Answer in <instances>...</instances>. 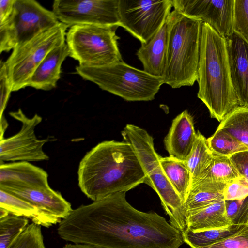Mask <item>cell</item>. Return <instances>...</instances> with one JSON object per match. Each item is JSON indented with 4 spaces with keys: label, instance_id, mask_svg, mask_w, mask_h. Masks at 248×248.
<instances>
[{
    "label": "cell",
    "instance_id": "obj_1",
    "mask_svg": "<svg viewBox=\"0 0 248 248\" xmlns=\"http://www.w3.org/2000/svg\"><path fill=\"white\" fill-rule=\"evenodd\" d=\"M57 232L65 241L100 248H179L184 242L181 232L165 218L133 207L125 192L73 210Z\"/></svg>",
    "mask_w": 248,
    "mask_h": 248
},
{
    "label": "cell",
    "instance_id": "obj_2",
    "mask_svg": "<svg viewBox=\"0 0 248 248\" xmlns=\"http://www.w3.org/2000/svg\"><path fill=\"white\" fill-rule=\"evenodd\" d=\"M78 185L92 201L125 192L144 183L146 174L131 145L106 140L88 152L80 162Z\"/></svg>",
    "mask_w": 248,
    "mask_h": 248
},
{
    "label": "cell",
    "instance_id": "obj_3",
    "mask_svg": "<svg viewBox=\"0 0 248 248\" xmlns=\"http://www.w3.org/2000/svg\"><path fill=\"white\" fill-rule=\"evenodd\" d=\"M197 82V96L208 108L211 117L221 122L238 106L226 39L205 23H202Z\"/></svg>",
    "mask_w": 248,
    "mask_h": 248
},
{
    "label": "cell",
    "instance_id": "obj_4",
    "mask_svg": "<svg viewBox=\"0 0 248 248\" xmlns=\"http://www.w3.org/2000/svg\"><path fill=\"white\" fill-rule=\"evenodd\" d=\"M168 42L164 84L173 89L193 86L198 78L202 23L177 11L168 19Z\"/></svg>",
    "mask_w": 248,
    "mask_h": 248
},
{
    "label": "cell",
    "instance_id": "obj_5",
    "mask_svg": "<svg viewBox=\"0 0 248 248\" xmlns=\"http://www.w3.org/2000/svg\"><path fill=\"white\" fill-rule=\"evenodd\" d=\"M121 134L123 140L129 143L136 153L146 174L144 183L158 195L170 217V223L183 231L187 221L184 203L163 171L153 138L146 130L131 124H126Z\"/></svg>",
    "mask_w": 248,
    "mask_h": 248
},
{
    "label": "cell",
    "instance_id": "obj_6",
    "mask_svg": "<svg viewBox=\"0 0 248 248\" xmlns=\"http://www.w3.org/2000/svg\"><path fill=\"white\" fill-rule=\"evenodd\" d=\"M76 70L84 79L127 101L153 100L164 84L162 78L152 76L123 61L99 67L78 65Z\"/></svg>",
    "mask_w": 248,
    "mask_h": 248
},
{
    "label": "cell",
    "instance_id": "obj_7",
    "mask_svg": "<svg viewBox=\"0 0 248 248\" xmlns=\"http://www.w3.org/2000/svg\"><path fill=\"white\" fill-rule=\"evenodd\" d=\"M118 26L78 24L70 27L66 43L79 65L99 67L122 61L116 34Z\"/></svg>",
    "mask_w": 248,
    "mask_h": 248
},
{
    "label": "cell",
    "instance_id": "obj_8",
    "mask_svg": "<svg viewBox=\"0 0 248 248\" xmlns=\"http://www.w3.org/2000/svg\"><path fill=\"white\" fill-rule=\"evenodd\" d=\"M68 27L59 22L13 49L5 61L13 92L28 87L32 73L48 53L65 42Z\"/></svg>",
    "mask_w": 248,
    "mask_h": 248
},
{
    "label": "cell",
    "instance_id": "obj_9",
    "mask_svg": "<svg viewBox=\"0 0 248 248\" xmlns=\"http://www.w3.org/2000/svg\"><path fill=\"white\" fill-rule=\"evenodd\" d=\"M59 22L52 11L33 0H16L9 20L0 25V52L9 51Z\"/></svg>",
    "mask_w": 248,
    "mask_h": 248
},
{
    "label": "cell",
    "instance_id": "obj_10",
    "mask_svg": "<svg viewBox=\"0 0 248 248\" xmlns=\"http://www.w3.org/2000/svg\"><path fill=\"white\" fill-rule=\"evenodd\" d=\"M172 0H119L120 26L146 43L166 21Z\"/></svg>",
    "mask_w": 248,
    "mask_h": 248
},
{
    "label": "cell",
    "instance_id": "obj_11",
    "mask_svg": "<svg viewBox=\"0 0 248 248\" xmlns=\"http://www.w3.org/2000/svg\"><path fill=\"white\" fill-rule=\"evenodd\" d=\"M10 115L20 122V130L15 135L0 140V161H40L47 160L48 156L43 151L44 144L48 139H39L35 133V128L42 121L37 114L29 118L21 108L10 112Z\"/></svg>",
    "mask_w": 248,
    "mask_h": 248
},
{
    "label": "cell",
    "instance_id": "obj_12",
    "mask_svg": "<svg viewBox=\"0 0 248 248\" xmlns=\"http://www.w3.org/2000/svg\"><path fill=\"white\" fill-rule=\"evenodd\" d=\"M119 0H56L52 11L69 27L78 24L120 26Z\"/></svg>",
    "mask_w": 248,
    "mask_h": 248
},
{
    "label": "cell",
    "instance_id": "obj_13",
    "mask_svg": "<svg viewBox=\"0 0 248 248\" xmlns=\"http://www.w3.org/2000/svg\"><path fill=\"white\" fill-rule=\"evenodd\" d=\"M174 10L205 23L226 38L234 33V0H172Z\"/></svg>",
    "mask_w": 248,
    "mask_h": 248
},
{
    "label": "cell",
    "instance_id": "obj_14",
    "mask_svg": "<svg viewBox=\"0 0 248 248\" xmlns=\"http://www.w3.org/2000/svg\"><path fill=\"white\" fill-rule=\"evenodd\" d=\"M225 39L231 79L238 106L248 107V43L235 32Z\"/></svg>",
    "mask_w": 248,
    "mask_h": 248
},
{
    "label": "cell",
    "instance_id": "obj_15",
    "mask_svg": "<svg viewBox=\"0 0 248 248\" xmlns=\"http://www.w3.org/2000/svg\"><path fill=\"white\" fill-rule=\"evenodd\" d=\"M0 189L20 198L42 211L62 219L73 209L71 204L59 192L48 188H27L0 185Z\"/></svg>",
    "mask_w": 248,
    "mask_h": 248
},
{
    "label": "cell",
    "instance_id": "obj_16",
    "mask_svg": "<svg viewBox=\"0 0 248 248\" xmlns=\"http://www.w3.org/2000/svg\"><path fill=\"white\" fill-rule=\"evenodd\" d=\"M197 135L192 116L186 110L183 111L172 120L164 139L169 156L185 161L192 150Z\"/></svg>",
    "mask_w": 248,
    "mask_h": 248
},
{
    "label": "cell",
    "instance_id": "obj_17",
    "mask_svg": "<svg viewBox=\"0 0 248 248\" xmlns=\"http://www.w3.org/2000/svg\"><path fill=\"white\" fill-rule=\"evenodd\" d=\"M0 185L27 188H48V174L29 162L0 164Z\"/></svg>",
    "mask_w": 248,
    "mask_h": 248
},
{
    "label": "cell",
    "instance_id": "obj_18",
    "mask_svg": "<svg viewBox=\"0 0 248 248\" xmlns=\"http://www.w3.org/2000/svg\"><path fill=\"white\" fill-rule=\"evenodd\" d=\"M167 19L148 42L141 44L137 52V56L143 65V70L152 76L162 78L166 67L168 33Z\"/></svg>",
    "mask_w": 248,
    "mask_h": 248
},
{
    "label": "cell",
    "instance_id": "obj_19",
    "mask_svg": "<svg viewBox=\"0 0 248 248\" xmlns=\"http://www.w3.org/2000/svg\"><path fill=\"white\" fill-rule=\"evenodd\" d=\"M69 56L66 42L53 48L33 72L28 86L45 91L55 88L60 78L62 63Z\"/></svg>",
    "mask_w": 248,
    "mask_h": 248
},
{
    "label": "cell",
    "instance_id": "obj_20",
    "mask_svg": "<svg viewBox=\"0 0 248 248\" xmlns=\"http://www.w3.org/2000/svg\"><path fill=\"white\" fill-rule=\"evenodd\" d=\"M228 183L197 181L191 184L184 206L186 217L215 202L224 201L223 192Z\"/></svg>",
    "mask_w": 248,
    "mask_h": 248
},
{
    "label": "cell",
    "instance_id": "obj_21",
    "mask_svg": "<svg viewBox=\"0 0 248 248\" xmlns=\"http://www.w3.org/2000/svg\"><path fill=\"white\" fill-rule=\"evenodd\" d=\"M0 207L10 214L30 219L32 222L49 228L62 219L39 210L26 201L0 189Z\"/></svg>",
    "mask_w": 248,
    "mask_h": 248
},
{
    "label": "cell",
    "instance_id": "obj_22",
    "mask_svg": "<svg viewBox=\"0 0 248 248\" xmlns=\"http://www.w3.org/2000/svg\"><path fill=\"white\" fill-rule=\"evenodd\" d=\"M232 225L225 209L224 201L215 202L187 217L186 229L199 231Z\"/></svg>",
    "mask_w": 248,
    "mask_h": 248
},
{
    "label": "cell",
    "instance_id": "obj_23",
    "mask_svg": "<svg viewBox=\"0 0 248 248\" xmlns=\"http://www.w3.org/2000/svg\"><path fill=\"white\" fill-rule=\"evenodd\" d=\"M245 226L231 225L199 231L186 229L181 233L183 242L191 248H205L234 235Z\"/></svg>",
    "mask_w": 248,
    "mask_h": 248
},
{
    "label": "cell",
    "instance_id": "obj_24",
    "mask_svg": "<svg viewBox=\"0 0 248 248\" xmlns=\"http://www.w3.org/2000/svg\"><path fill=\"white\" fill-rule=\"evenodd\" d=\"M160 164L165 174L184 203L191 184V174L184 161L170 156H161Z\"/></svg>",
    "mask_w": 248,
    "mask_h": 248
},
{
    "label": "cell",
    "instance_id": "obj_25",
    "mask_svg": "<svg viewBox=\"0 0 248 248\" xmlns=\"http://www.w3.org/2000/svg\"><path fill=\"white\" fill-rule=\"evenodd\" d=\"M197 133L192 150L184 161L191 174V184L196 181L208 167L213 157L207 139L199 131Z\"/></svg>",
    "mask_w": 248,
    "mask_h": 248
},
{
    "label": "cell",
    "instance_id": "obj_26",
    "mask_svg": "<svg viewBox=\"0 0 248 248\" xmlns=\"http://www.w3.org/2000/svg\"><path fill=\"white\" fill-rule=\"evenodd\" d=\"M217 128L224 130L248 147V107L235 108L225 117Z\"/></svg>",
    "mask_w": 248,
    "mask_h": 248
},
{
    "label": "cell",
    "instance_id": "obj_27",
    "mask_svg": "<svg viewBox=\"0 0 248 248\" xmlns=\"http://www.w3.org/2000/svg\"><path fill=\"white\" fill-rule=\"evenodd\" d=\"M213 154L210 165L195 182L216 181L229 183L240 176L228 156Z\"/></svg>",
    "mask_w": 248,
    "mask_h": 248
},
{
    "label": "cell",
    "instance_id": "obj_28",
    "mask_svg": "<svg viewBox=\"0 0 248 248\" xmlns=\"http://www.w3.org/2000/svg\"><path fill=\"white\" fill-rule=\"evenodd\" d=\"M207 140L212 152L222 155L229 156L248 150V147L221 129L217 128L214 134Z\"/></svg>",
    "mask_w": 248,
    "mask_h": 248
},
{
    "label": "cell",
    "instance_id": "obj_29",
    "mask_svg": "<svg viewBox=\"0 0 248 248\" xmlns=\"http://www.w3.org/2000/svg\"><path fill=\"white\" fill-rule=\"evenodd\" d=\"M29 225L28 218L9 214L0 219V248H8Z\"/></svg>",
    "mask_w": 248,
    "mask_h": 248
},
{
    "label": "cell",
    "instance_id": "obj_30",
    "mask_svg": "<svg viewBox=\"0 0 248 248\" xmlns=\"http://www.w3.org/2000/svg\"><path fill=\"white\" fill-rule=\"evenodd\" d=\"M8 248H46L41 226L29 224Z\"/></svg>",
    "mask_w": 248,
    "mask_h": 248
},
{
    "label": "cell",
    "instance_id": "obj_31",
    "mask_svg": "<svg viewBox=\"0 0 248 248\" xmlns=\"http://www.w3.org/2000/svg\"><path fill=\"white\" fill-rule=\"evenodd\" d=\"M227 215L232 225L248 224V196L241 200H225Z\"/></svg>",
    "mask_w": 248,
    "mask_h": 248
},
{
    "label": "cell",
    "instance_id": "obj_32",
    "mask_svg": "<svg viewBox=\"0 0 248 248\" xmlns=\"http://www.w3.org/2000/svg\"><path fill=\"white\" fill-rule=\"evenodd\" d=\"M233 30L248 43V0H234Z\"/></svg>",
    "mask_w": 248,
    "mask_h": 248
},
{
    "label": "cell",
    "instance_id": "obj_33",
    "mask_svg": "<svg viewBox=\"0 0 248 248\" xmlns=\"http://www.w3.org/2000/svg\"><path fill=\"white\" fill-rule=\"evenodd\" d=\"M0 123L7 122L3 112L6 107L10 93L12 91L7 66L5 62H0Z\"/></svg>",
    "mask_w": 248,
    "mask_h": 248
},
{
    "label": "cell",
    "instance_id": "obj_34",
    "mask_svg": "<svg viewBox=\"0 0 248 248\" xmlns=\"http://www.w3.org/2000/svg\"><path fill=\"white\" fill-rule=\"evenodd\" d=\"M225 200H241L248 196V181L239 176L227 184L224 192Z\"/></svg>",
    "mask_w": 248,
    "mask_h": 248
},
{
    "label": "cell",
    "instance_id": "obj_35",
    "mask_svg": "<svg viewBox=\"0 0 248 248\" xmlns=\"http://www.w3.org/2000/svg\"><path fill=\"white\" fill-rule=\"evenodd\" d=\"M205 248H248V225L234 235Z\"/></svg>",
    "mask_w": 248,
    "mask_h": 248
},
{
    "label": "cell",
    "instance_id": "obj_36",
    "mask_svg": "<svg viewBox=\"0 0 248 248\" xmlns=\"http://www.w3.org/2000/svg\"><path fill=\"white\" fill-rule=\"evenodd\" d=\"M240 176L248 181V150L228 156Z\"/></svg>",
    "mask_w": 248,
    "mask_h": 248
},
{
    "label": "cell",
    "instance_id": "obj_37",
    "mask_svg": "<svg viewBox=\"0 0 248 248\" xmlns=\"http://www.w3.org/2000/svg\"><path fill=\"white\" fill-rule=\"evenodd\" d=\"M16 0H0V25L7 22L14 10Z\"/></svg>",
    "mask_w": 248,
    "mask_h": 248
},
{
    "label": "cell",
    "instance_id": "obj_38",
    "mask_svg": "<svg viewBox=\"0 0 248 248\" xmlns=\"http://www.w3.org/2000/svg\"><path fill=\"white\" fill-rule=\"evenodd\" d=\"M62 248H100L91 245L80 244H68L64 245Z\"/></svg>",
    "mask_w": 248,
    "mask_h": 248
},
{
    "label": "cell",
    "instance_id": "obj_39",
    "mask_svg": "<svg viewBox=\"0 0 248 248\" xmlns=\"http://www.w3.org/2000/svg\"><path fill=\"white\" fill-rule=\"evenodd\" d=\"M10 213L6 209L0 207V219L8 216Z\"/></svg>",
    "mask_w": 248,
    "mask_h": 248
},
{
    "label": "cell",
    "instance_id": "obj_40",
    "mask_svg": "<svg viewBox=\"0 0 248 248\" xmlns=\"http://www.w3.org/2000/svg\"></svg>",
    "mask_w": 248,
    "mask_h": 248
}]
</instances>
